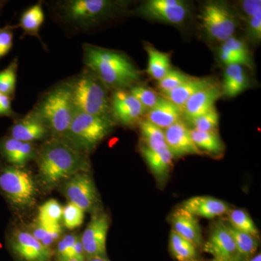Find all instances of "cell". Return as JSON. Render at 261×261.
I'll list each match as a JSON object with an SVG mask.
<instances>
[{
	"mask_svg": "<svg viewBox=\"0 0 261 261\" xmlns=\"http://www.w3.org/2000/svg\"><path fill=\"white\" fill-rule=\"evenodd\" d=\"M35 159L39 183L47 190L60 186L76 173L90 169L88 156L55 137L47 139L38 148Z\"/></svg>",
	"mask_w": 261,
	"mask_h": 261,
	"instance_id": "obj_1",
	"label": "cell"
},
{
	"mask_svg": "<svg viewBox=\"0 0 261 261\" xmlns=\"http://www.w3.org/2000/svg\"><path fill=\"white\" fill-rule=\"evenodd\" d=\"M83 61L108 89H126L140 80V71L120 51L84 44Z\"/></svg>",
	"mask_w": 261,
	"mask_h": 261,
	"instance_id": "obj_2",
	"label": "cell"
},
{
	"mask_svg": "<svg viewBox=\"0 0 261 261\" xmlns=\"http://www.w3.org/2000/svg\"><path fill=\"white\" fill-rule=\"evenodd\" d=\"M75 112L111 116L107 87L87 68L65 81Z\"/></svg>",
	"mask_w": 261,
	"mask_h": 261,
	"instance_id": "obj_3",
	"label": "cell"
},
{
	"mask_svg": "<svg viewBox=\"0 0 261 261\" xmlns=\"http://www.w3.org/2000/svg\"><path fill=\"white\" fill-rule=\"evenodd\" d=\"M115 126L111 116H97L75 112L73 121L61 140L72 148L88 156Z\"/></svg>",
	"mask_w": 261,
	"mask_h": 261,
	"instance_id": "obj_4",
	"label": "cell"
},
{
	"mask_svg": "<svg viewBox=\"0 0 261 261\" xmlns=\"http://www.w3.org/2000/svg\"><path fill=\"white\" fill-rule=\"evenodd\" d=\"M45 123L51 137L61 139L69 128L75 110L65 82L49 89L32 109Z\"/></svg>",
	"mask_w": 261,
	"mask_h": 261,
	"instance_id": "obj_5",
	"label": "cell"
},
{
	"mask_svg": "<svg viewBox=\"0 0 261 261\" xmlns=\"http://www.w3.org/2000/svg\"><path fill=\"white\" fill-rule=\"evenodd\" d=\"M57 16L77 29H85L112 16L120 3L109 0H65L56 3Z\"/></svg>",
	"mask_w": 261,
	"mask_h": 261,
	"instance_id": "obj_6",
	"label": "cell"
},
{
	"mask_svg": "<svg viewBox=\"0 0 261 261\" xmlns=\"http://www.w3.org/2000/svg\"><path fill=\"white\" fill-rule=\"evenodd\" d=\"M0 190L8 201L17 207L32 205L37 195V187L32 174L24 168L0 167Z\"/></svg>",
	"mask_w": 261,
	"mask_h": 261,
	"instance_id": "obj_7",
	"label": "cell"
},
{
	"mask_svg": "<svg viewBox=\"0 0 261 261\" xmlns=\"http://www.w3.org/2000/svg\"><path fill=\"white\" fill-rule=\"evenodd\" d=\"M199 18L202 28L207 35L217 41L224 42L233 37L237 28V20L233 13L224 4L219 3H206L201 10Z\"/></svg>",
	"mask_w": 261,
	"mask_h": 261,
	"instance_id": "obj_8",
	"label": "cell"
},
{
	"mask_svg": "<svg viewBox=\"0 0 261 261\" xmlns=\"http://www.w3.org/2000/svg\"><path fill=\"white\" fill-rule=\"evenodd\" d=\"M89 172L76 173L61 185V192L68 202L78 206L84 212L94 210L99 201L97 189Z\"/></svg>",
	"mask_w": 261,
	"mask_h": 261,
	"instance_id": "obj_9",
	"label": "cell"
},
{
	"mask_svg": "<svg viewBox=\"0 0 261 261\" xmlns=\"http://www.w3.org/2000/svg\"><path fill=\"white\" fill-rule=\"evenodd\" d=\"M110 227L109 217L106 213H94L87 227L80 236L86 257L107 258L106 242Z\"/></svg>",
	"mask_w": 261,
	"mask_h": 261,
	"instance_id": "obj_10",
	"label": "cell"
},
{
	"mask_svg": "<svg viewBox=\"0 0 261 261\" xmlns=\"http://www.w3.org/2000/svg\"><path fill=\"white\" fill-rule=\"evenodd\" d=\"M9 247L19 261H51L53 252L29 231L17 230L10 237Z\"/></svg>",
	"mask_w": 261,
	"mask_h": 261,
	"instance_id": "obj_11",
	"label": "cell"
},
{
	"mask_svg": "<svg viewBox=\"0 0 261 261\" xmlns=\"http://www.w3.org/2000/svg\"><path fill=\"white\" fill-rule=\"evenodd\" d=\"M146 108L126 89L113 91L111 97V115L114 121L124 126L135 124L145 113Z\"/></svg>",
	"mask_w": 261,
	"mask_h": 261,
	"instance_id": "obj_12",
	"label": "cell"
},
{
	"mask_svg": "<svg viewBox=\"0 0 261 261\" xmlns=\"http://www.w3.org/2000/svg\"><path fill=\"white\" fill-rule=\"evenodd\" d=\"M203 249L216 260L242 261L232 237L222 221H218L214 225Z\"/></svg>",
	"mask_w": 261,
	"mask_h": 261,
	"instance_id": "obj_13",
	"label": "cell"
},
{
	"mask_svg": "<svg viewBox=\"0 0 261 261\" xmlns=\"http://www.w3.org/2000/svg\"><path fill=\"white\" fill-rule=\"evenodd\" d=\"M139 10L150 18L172 24L182 23L188 14L187 5L179 0H150Z\"/></svg>",
	"mask_w": 261,
	"mask_h": 261,
	"instance_id": "obj_14",
	"label": "cell"
},
{
	"mask_svg": "<svg viewBox=\"0 0 261 261\" xmlns=\"http://www.w3.org/2000/svg\"><path fill=\"white\" fill-rule=\"evenodd\" d=\"M10 137L22 142L34 143L50 138L51 134L44 122L32 111L25 116L17 117L10 128Z\"/></svg>",
	"mask_w": 261,
	"mask_h": 261,
	"instance_id": "obj_15",
	"label": "cell"
},
{
	"mask_svg": "<svg viewBox=\"0 0 261 261\" xmlns=\"http://www.w3.org/2000/svg\"><path fill=\"white\" fill-rule=\"evenodd\" d=\"M164 132L166 145L173 158L202 153L192 140L190 129L181 120L168 127Z\"/></svg>",
	"mask_w": 261,
	"mask_h": 261,
	"instance_id": "obj_16",
	"label": "cell"
},
{
	"mask_svg": "<svg viewBox=\"0 0 261 261\" xmlns=\"http://www.w3.org/2000/svg\"><path fill=\"white\" fill-rule=\"evenodd\" d=\"M37 150L34 143L15 140L10 136L0 140V155L10 166L24 168L36 159Z\"/></svg>",
	"mask_w": 261,
	"mask_h": 261,
	"instance_id": "obj_17",
	"label": "cell"
},
{
	"mask_svg": "<svg viewBox=\"0 0 261 261\" xmlns=\"http://www.w3.org/2000/svg\"><path fill=\"white\" fill-rule=\"evenodd\" d=\"M222 94L221 89L216 84H213L192 96L182 108L181 112L187 120L191 121L214 108L215 102Z\"/></svg>",
	"mask_w": 261,
	"mask_h": 261,
	"instance_id": "obj_18",
	"label": "cell"
},
{
	"mask_svg": "<svg viewBox=\"0 0 261 261\" xmlns=\"http://www.w3.org/2000/svg\"><path fill=\"white\" fill-rule=\"evenodd\" d=\"M181 207L197 218L207 219L224 216L231 210L226 202L208 196L192 197L184 202Z\"/></svg>",
	"mask_w": 261,
	"mask_h": 261,
	"instance_id": "obj_19",
	"label": "cell"
},
{
	"mask_svg": "<svg viewBox=\"0 0 261 261\" xmlns=\"http://www.w3.org/2000/svg\"><path fill=\"white\" fill-rule=\"evenodd\" d=\"M172 231L193 244L197 248L203 246L200 223L196 216L178 207L171 217Z\"/></svg>",
	"mask_w": 261,
	"mask_h": 261,
	"instance_id": "obj_20",
	"label": "cell"
},
{
	"mask_svg": "<svg viewBox=\"0 0 261 261\" xmlns=\"http://www.w3.org/2000/svg\"><path fill=\"white\" fill-rule=\"evenodd\" d=\"M140 150L156 178L159 181H165L172 166L173 159V154L168 147L160 150H152L145 145H141Z\"/></svg>",
	"mask_w": 261,
	"mask_h": 261,
	"instance_id": "obj_21",
	"label": "cell"
},
{
	"mask_svg": "<svg viewBox=\"0 0 261 261\" xmlns=\"http://www.w3.org/2000/svg\"><path fill=\"white\" fill-rule=\"evenodd\" d=\"M181 114V110L176 105L161 97L156 106L149 110L146 120L163 130L180 121Z\"/></svg>",
	"mask_w": 261,
	"mask_h": 261,
	"instance_id": "obj_22",
	"label": "cell"
},
{
	"mask_svg": "<svg viewBox=\"0 0 261 261\" xmlns=\"http://www.w3.org/2000/svg\"><path fill=\"white\" fill-rule=\"evenodd\" d=\"M213 84L214 82L210 78H192L176 89L163 93V95L165 99L171 101L181 110L192 96Z\"/></svg>",
	"mask_w": 261,
	"mask_h": 261,
	"instance_id": "obj_23",
	"label": "cell"
},
{
	"mask_svg": "<svg viewBox=\"0 0 261 261\" xmlns=\"http://www.w3.org/2000/svg\"><path fill=\"white\" fill-rule=\"evenodd\" d=\"M248 86V79L243 65L233 64L226 65L223 81V94L233 97L243 92Z\"/></svg>",
	"mask_w": 261,
	"mask_h": 261,
	"instance_id": "obj_24",
	"label": "cell"
},
{
	"mask_svg": "<svg viewBox=\"0 0 261 261\" xmlns=\"http://www.w3.org/2000/svg\"><path fill=\"white\" fill-rule=\"evenodd\" d=\"M44 21V13L42 2H38L25 10L20 16L18 27L23 30V37L31 36L37 37L41 42L39 31Z\"/></svg>",
	"mask_w": 261,
	"mask_h": 261,
	"instance_id": "obj_25",
	"label": "cell"
},
{
	"mask_svg": "<svg viewBox=\"0 0 261 261\" xmlns=\"http://www.w3.org/2000/svg\"><path fill=\"white\" fill-rule=\"evenodd\" d=\"M145 49L148 54L147 73L159 82L171 70L170 56L150 46L147 45Z\"/></svg>",
	"mask_w": 261,
	"mask_h": 261,
	"instance_id": "obj_26",
	"label": "cell"
},
{
	"mask_svg": "<svg viewBox=\"0 0 261 261\" xmlns=\"http://www.w3.org/2000/svg\"><path fill=\"white\" fill-rule=\"evenodd\" d=\"M225 224L232 237L241 260L247 261L255 255L258 247L257 238L235 229L228 223H225Z\"/></svg>",
	"mask_w": 261,
	"mask_h": 261,
	"instance_id": "obj_27",
	"label": "cell"
},
{
	"mask_svg": "<svg viewBox=\"0 0 261 261\" xmlns=\"http://www.w3.org/2000/svg\"><path fill=\"white\" fill-rule=\"evenodd\" d=\"M190 135L196 147L201 152L205 151L210 154H221L224 150V145L216 132H200L190 129Z\"/></svg>",
	"mask_w": 261,
	"mask_h": 261,
	"instance_id": "obj_28",
	"label": "cell"
},
{
	"mask_svg": "<svg viewBox=\"0 0 261 261\" xmlns=\"http://www.w3.org/2000/svg\"><path fill=\"white\" fill-rule=\"evenodd\" d=\"M169 247L171 254L178 261H193L197 255V247L171 230Z\"/></svg>",
	"mask_w": 261,
	"mask_h": 261,
	"instance_id": "obj_29",
	"label": "cell"
},
{
	"mask_svg": "<svg viewBox=\"0 0 261 261\" xmlns=\"http://www.w3.org/2000/svg\"><path fill=\"white\" fill-rule=\"evenodd\" d=\"M140 127L146 147L152 150H160L167 147L164 130L146 119L140 122Z\"/></svg>",
	"mask_w": 261,
	"mask_h": 261,
	"instance_id": "obj_30",
	"label": "cell"
},
{
	"mask_svg": "<svg viewBox=\"0 0 261 261\" xmlns=\"http://www.w3.org/2000/svg\"><path fill=\"white\" fill-rule=\"evenodd\" d=\"M228 224L235 229L258 238V229L250 215L240 209H231L228 213Z\"/></svg>",
	"mask_w": 261,
	"mask_h": 261,
	"instance_id": "obj_31",
	"label": "cell"
},
{
	"mask_svg": "<svg viewBox=\"0 0 261 261\" xmlns=\"http://www.w3.org/2000/svg\"><path fill=\"white\" fill-rule=\"evenodd\" d=\"M18 68V58H15L6 68L0 71V93L12 99L15 96Z\"/></svg>",
	"mask_w": 261,
	"mask_h": 261,
	"instance_id": "obj_32",
	"label": "cell"
},
{
	"mask_svg": "<svg viewBox=\"0 0 261 261\" xmlns=\"http://www.w3.org/2000/svg\"><path fill=\"white\" fill-rule=\"evenodd\" d=\"M63 208L56 200H47L39 207L37 221L43 224H59L62 220Z\"/></svg>",
	"mask_w": 261,
	"mask_h": 261,
	"instance_id": "obj_33",
	"label": "cell"
},
{
	"mask_svg": "<svg viewBox=\"0 0 261 261\" xmlns=\"http://www.w3.org/2000/svg\"><path fill=\"white\" fill-rule=\"evenodd\" d=\"M85 212L78 206L68 202L63 208L62 220L63 224L68 229L73 230L80 227L83 223Z\"/></svg>",
	"mask_w": 261,
	"mask_h": 261,
	"instance_id": "obj_34",
	"label": "cell"
},
{
	"mask_svg": "<svg viewBox=\"0 0 261 261\" xmlns=\"http://www.w3.org/2000/svg\"><path fill=\"white\" fill-rule=\"evenodd\" d=\"M193 77L179 71L177 70H170L169 72L165 75L162 80L159 82V88L161 89L162 93L170 92L180 85L185 83L187 81L191 80Z\"/></svg>",
	"mask_w": 261,
	"mask_h": 261,
	"instance_id": "obj_35",
	"label": "cell"
},
{
	"mask_svg": "<svg viewBox=\"0 0 261 261\" xmlns=\"http://www.w3.org/2000/svg\"><path fill=\"white\" fill-rule=\"evenodd\" d=\"M219 113L214 107L205 114L194 118L190 122L194 126V129L200 132H216V128L219 126Z\"/></svg>",
	"mask_w": 261,
	"mask_h": 261,
	"instance_id": "obj_36",
	"label": "cell"
},
{
	"mask_svg": "<svg viewBox=\"0 0 261 261\" xmlns=\"http://www.w3.org/2000/svg\"><path fill=\"white\" fill-rule=\"evenodd\" d=\"M80 236L75 233L65 235L58 241L55 255L56 261H67L72 259V250Z\"/></svg>",
	"mask_w": 261,
	"mask_h": 261,
	"instance_id": "obj_37",
	"label": "cell"
},
{
	"mask_svg": "<svg viewBox=\"0 0 261 261\" xmlns=\"http://www.w3.org/2000/svg\"><path fill=\"white\" fill-rule=\"evenodd\" d=\"M129 92L144 107L149 109L155 106L161 99L154 91L142 86H135L130 88Z\"/></svg>",
	"mask_w": 261,
	"mask_h": 261,
	"instance_id": "obj_38",
	"label": "cell"
},
{
	"mask_svg": "<svg viewBox=\"0 0 261 261\" xmlns=\"http://www.w3.org/2000/svg\"><path fill=\"white\" fill-rule=\"evenodd\" d=\"M223 44H224L226 47L229 48L231 50L240 57L244 61L245 65L249 68H251V56H250V51L245 42L238 38L231 37L224 41Z\"/></svg>",
	"mask_w": 261,
	"mask_h": 261,
	"instance_id": "obj_39",
	"label": "cell"
},
{
	"mask_svg": "<svg viewBox=\"0 0 261 261\" xmlns=\"http://www.w3.org/2000/svg\"><path fill=\"white\" fill-rule=\"evenodd\" d=\"M18 25H7L0 28V61L9 53L13 47L14 30Z\"/></svg>",
	"mask_w": 261,
	"mask_h": 261,
	"instance_id": "obj_40",
	"label": "cell"
},
{
	"mask_svg": "<svg viewBox=\"0 0 261 261\" xmlns=\"http://www.w3.org/2000/svg\"><path fill=\"white\" fill-rule=\"evenodd\" d=\"M247 31L250 39L255 42L261 39V13L247 19Z\"/></svg>",
	"mask_w": 261,
	"mask_h": 261,
	"instance_id": "obj_41",
	"label": "cell"
},
{
	"mask_svg": "<svg viewBox=\"0 0 261 261\" xmlns=\"http://www.w3.org/2000/svg\"><path fill=\"white\" fill-rule=\"evenodd\" d=\"M220 60L226 65L238 64L245 65L244 61L236 53L226 47L224 44H221L219 49Z\"/></svg>",
	"mask_w": 261,
	"mask_h": 261,
	"instance_id": "obj_42",
	"label": "cell"
},
{
	"mask_svg": "<svg viewBox=\"0 0 261 261\" xmlns=\"http://www.w3.org/2000/svg\"><path fill=\"white\" fill-rule=\"evenodd\" d=\"M59 224H47L43 223L38 222L33 226L32 230L29 231L39 242L42 241L43 239L45 238L48 233H50L53 230L58 227Z\"/></svg>",
	"mask_w": 261,
	"mask_h": 261,
	"instance_id": "obj_43",
	"label": "cell"
},
{
	"mask_svg": "<svg viewBox=\"0 0 261 261\" xmlns=\"http://www.w3.org/2000/svg\"><path fill=\"white\" fill-rule=\"evenodd\" d=\"M241 10L243 12L244 16L245 19H248L261 13V1L260 0H245L241 2Z\"/></svg>",
	"mask_w": 261,
	"mask_h": 261,
	"instance_id": "obj_44",
	"label": "cell"
},
{
	"mask_svg": "<svg viewBox=\"0 0 261 261\" xmlns=\"http://www.w3.org/2000/svg\"><path fill=\"white\" fill-rule=\"evenodd\" d=\"M12 99L9 96L0 93V117H10L13 119L18 117L12 108Z\"/></svg>",
	"mask_w": 261,
	"mask_h": 261,
	"instance_id": "obj_45",
	"label": "cell"
},
{
	"mask_svg": "<svg viewBox=\"0 0 261 261\" xmlns=\"http://www.w3.org/2000/svg\"><path fill=\"white\" fill-rule=\"evenodd\" d=\"M62 233H63V228H62L61 225H59L58 227L53 230L50 233H48L47 236L43 239L42 241H40V243L44 246L50 248L53 244L56 243L61 239Z\"/></svg>",
	"mask_w": 261,
	"mask_h": 261,
	"instance_id": "obj_46",
	"label": "cell"
},
{
	"mask_svg": "<svg viewBox=\"0 0 261 261\" xmlns=\"http://www.w3.org/2000/svg\"><path fill=\"white\" fill-rule=\"evenodd\" d=\"M86 261H110L108 260V257L106 258V257H87L86 259Z\"/></svg>",
	"mask_w": 261,
	"mask_h": 261,
	"instance_id": "obj_47",
	"label": "cell"
},
{
	"mask_svg": "<svg viewBox=\"0 0 261 261\" xmlns=\"http://www.w3.org/2000/svg\"><path fill=\"white\" fill-rule=\"evenodd\" d=\"M247 261H261V254H257L255 256H252L251 258Z\"/></svg>",
	"mask_w": 261,
	"mask_h": 261,
	"instance_id": "obj_48",
	"label": "cell"
},
{
	"mask_svg": "<svg viewBox=\"0 0 261 261\" xmlns=\"http://www.w3.org/2000/svg\"><path fill=\"white\" fill-rule=\"evenodd\" d=\"M6 3V1H0V11L3 10V8H4V6Z\"/></svg>",
	"mask_w": 261,
	"mask_h": 261,
	"instance_id": "obj_49",
	"label": "cell"
},
{
	"mask_svg": "<svg viewBox=\"0 0 261 261\" xmlns=\"http://www.w3.org/2000/svg\"><path fill=\"white\" fill-rule=\"evenodd\" d=\"M67 261H86L83 260H79V259H70V260Z\"/></svg>",
	"mask_w": 261,
	"mask_h": 261,
	"instance_id": "obj_50",
	"label": "cell"
},
{
	"mask_svg": "<svg viewBox=\"0 0 261 261\" xmlns=\"http://www.w3.org/2000/svg\"><path fill=\"white\" fill-rule=\"evenodd\" d=\"M209 261H224V260H216V259H213V260H211Z\"/></svg>",
	"mask_w": 261,
	"mask_h": 261,
	"instance_id": "obj_51",
	"label": "cell"
}]
</instances>
